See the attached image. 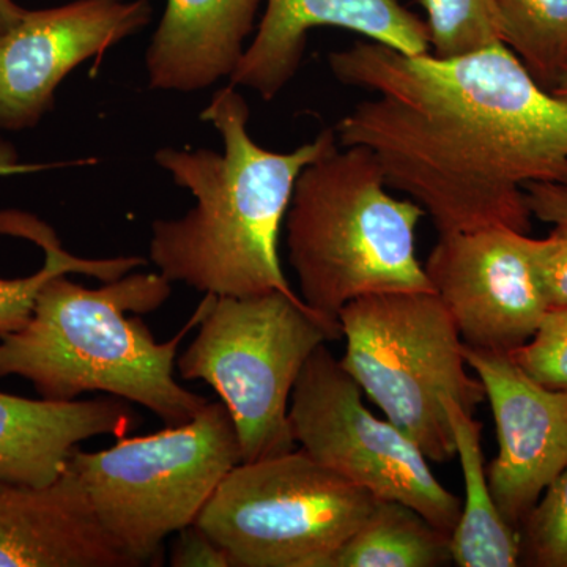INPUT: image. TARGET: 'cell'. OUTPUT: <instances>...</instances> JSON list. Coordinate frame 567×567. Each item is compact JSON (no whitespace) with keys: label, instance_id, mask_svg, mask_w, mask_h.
Here are the masks:
<instances>
[{"label":"cell","instance_id":"d4e9b609","mask_svg":"<svg viewBox=\"0 0 567 567\" xmlns=\"http://www.w3.org/2000/svg\"><path fill=\"white\" fill-rule=\"evenodd\" d=\"M169 565L174 567H233L229 555L212 536L196 524L177 532L171 548Z\"/></svg>","mask_w":567,"mask_h":567},{"label":"cell","instance_id":"e0dca14e","mask_svg":"<svg viewBox=\"0 0 567 567\" xmlns=\"http://www.w3.org/2000/svg\"><path fill=\"white\" fill-rule=\"evenodd\" d=\"M446 412L465 484V503L451 533V557L458 567L520 566V536L496 506L484 464L483 424L457 402Z\"/></svg>","mask_w":567,"mask_h":567},{"label":"cell","instance_id":"484cf974","mask_svg":"<svg viewBox=\"0 0 567 567\" xmlns=\"http://www.w3.org/2000/svg\"><path fill=\"white\" fill-rule=\"evenodd\" d=\"M525 200L532 218L567 229V174L558 181L529 183Z\"/></svg>","mask_w":567,"mask_h":567},{"label":"cell","instance_id":"83f0119b","mask_svg":"<svg viewBox=\"0 0 567 567\" xmlns=\"http://www.w3.org/2000/svg\"><path fill=\"white\" fill-rule=\"evenodd\" d=\"M550 92L567 106V66L565 71L559 74L557 82L551 85Z\"/></svg>","mask_w":567,"mask_h":567},{"label":"cell","instance_id":"44dd1931","mask_svg":"<svg viewBox=\"0 0 567 567\" xmlns=\"http://www.w3.org/2000/svg\"><path fill=\"white\" fill-rule=\"evenodd\" d=\"M429 44L436 58H458L503 43L496 0H421Z\"/></svg>","mask_w":567,"mask_h":567},{"label":"cell","instance_id":"7a4b0ae2","mask_svg":"<svg viewBox=\"0 0 567 567\" xmlns=\"http://www.w3.org/2000/svg\"><path fill=\"white\" fill-rule=\"evenodd\" d=\"M235 89H219L200 114L221 134V153L156 152L155 162L196 205L182 218L153 223L151 262L167 281L216 297H300L284 275L279 234L298 177L338 148V137L323 130L293 152L260 147L248 133V103Z\"/></svg>","mask_w":567,"mask_h":567},{"label":"cell","instance_id":"30bf717a","mask_svg":"<svg viewBox=\"0 0 567 567\" xmlns=\"http://www.w3.org/2000/svg\"><path fill=\"white\" fill-rule=\"evenodd\" d=\"M424 271L465 344L476 349L513 352L550 311L533 238L509 227L440 235Z\"/></svg>","mask_w":567,"mask_h":567},{"label":"cell","instance_id":"cb8c5ba5","mask_svg":"<svg viewBox=\"0 0 567 567\" xmlns=\"http://www.w3.org/2000/svg\"><path fill=\"white\" fill-rule=\"evenodd\" d=\"M533 252L548 308H567V229L554 227L546 238H533Z\"/></svg>","mask_w":567,"mask_h":567},{"label":"cell","instance_id":"7c38bea8","mask_svg":"<svg viewBox=\"0 0 567 567\" xmlns=\"http://www.w3.org/2000/svg\"><path fill=\"white\" fill-rule=\"evenodd\" d=\"M494 415L498 454L486 466L498 509L520 527L567 468V394L537 382L509 353L464 346Z\"/></svg>","mask_w":567,"mask_h":567},{"label":"cell","instance_id":"d6986e66","mask_svg":"<svg viewBox=\"0 0 567 567\" xmlns=\"http://www.w3.org/2000/svg\"><path fill=\"white\" fill-rule=\"evenodd\" d=\"M450 563L451 533L435 527L412 506L377 499L328 567H440Z\"/></svg>","mask_w":567,"mask_h":567},{"label":"cell","instance_id":"9a60e30c","mask_svg":"<svg viewBox=\"0 0 567 567\" xmlns=\"http://www.w3.org/2000/svg\"><path fill=\"white\" fill-rule=\"evenodd\" d=\"M136 425L123 399L48 401L0 393V480L48 486L85 440L122 436Z\"/></svg>","mask_w":567,"mask_h":567},{"label":"cell","instance_id":"277c9868","mask_svg":"<svg viewBox=\"0 0 567 567\" xmlns=\"http://www.w3.org/2000/svg\"><path fill=\"white\" fill-rule=\"evenodd\" d=\"M341 148L305 167L286 215L298 295L338 327L342 308L364 295L434 292L416 254L423 207L388 193L368 148Z\"/></svg>","mask_w":567,"mask_h":567},{"label":"cell","instance_id":"5bb4252c","mask_svg":"<svg viewBox=\"0 0 567 567\" xmlns=\"http://www.w3.org/2000/svg\"><path fill=\"white\" fill-rule=\"evenodd\" d=\"M0 567H137L100 524L78 476L48 486L0 480Z\"/></svg>","mask_w":567,"mask_h":567},{"label":"cell","instance_id":"ba28073f","mask_svg":"<svg viewBox=\"0 0 567 567\" xmlns=\"http://www.w3.org/2000/svg\"><path fill=\"white\" fill-rule=\"evenodd\" d=\"M377 499L300 447L234 466L194 524L233 567H328Z\"/></svg>","mask_w":567,"mask_h":567},{"label":"cell","instance_id":"5b68a950","mask_svg":"<svg viewBox=\"0 0 567 567\" xmlns=\"http://www.w3.org/2000/svg\"><path fill=\"white\" fill-rule=\"evenodd\" d=\"M346 353L339 360L390 423L431 462L456 457L446 402L475 413L486 399L468 374L464 339L435 292L364 295L339 312Z\"/></svg>","mask_w":567,"mask_h":567},{"label":"cell","instance_id":"8fae6325","mask_svg":"<svg viewBox=\"0 0 567 567\" xmlns=\"http://www.w3.org/2000/svg\"><path fill=\"white\" fill-rule=\"evenodd\" d=\"M151 0H74L29 11L0 35V130L33 128L54 107L59 84L89 59L141 32Z\"/></svg>","mask_w":567,"mask_h":567},{"label":"cell","instance_id":"4fadbf2b","mask_svg":"<svg viewBox=\"0 0 567 567\" xmlns=\"http://www.w3.org/2000/svg\"><path fill=\"white\" fill-rule=\"evenodd\" d=\"M319 28L360 33L405 54L431 52L427 25L399 0H267L230 85L271 102L300 70L309 32Z\"/></svg>","mask_w":567,"mask_h":567},{"label":"cell","instance_id":"3957f363","mask_svg":"<svg viewBox=\"0 0 567 567\" xmlns=\"http://www.w3.org/2000/svg\"><path fill=\"white\" fill-rule=\"evenodd\" d=\"M103 284L87 289L66 275L44 284L28 323L0 334V377H24L48 401L102 391L145 406L167 425L188 423L210 401L178 385L175 360L213 295L205 293L185 327L159 344L140 317L126 312L162 308L173 282L162 274L132 271Z\"/></svg>","mask_w":567,"mask_h":567},{"label":"cell","instance_id":"52a82bcc","mask_svg":"<svg viewBox=\"0 0 567 567\" xmlns=\"http://www.w3.org/2000/svg\"><path fill=\"white\" fill-rule=\"evenodd\" d=\"M341 328L282 292L216 297L177 360L185 380H203L233 416L241 462L295 450L289 420L295 383L311 354Z\"/></svg>","mask_w":567,"mask_h":567},{"label":"cell","instance_id":"ffe728a7","mask_svg":"<svg viewBox=\"0 0 567 567\" xmlns=\"http://www.w3.org/2000/svg\"><path fill=\"white\" fill-rule=\"evenodd\" d=\"M503 43L550 91L567 66V0H496Z\"/></svg>","mask_w":567,"mask_h":567},{"label":"cell","instance_id":"4316f807","mask_svg":"<svg viewBox=\"0 0 567 567\" xmlns=\"http://www.w3.org/2000/svg\"><path fill=\"white\" fill-rule=\"evenodd\" d=\"M25 13L28 10L22 9L14 0H0V35L14 28Z\"/></svg>","mask_w":567,"mask_h":567},{"label":"cell","instance_id":"2e32d148","mask_svg":"<svg viewBox=\"0 0 567 567\" xmlns=\"http://www.w3.org/2000/svg\"><path fill=\"white\" fill-rule=\"evenodd\" d=\"M262 0H167L145 55L155 91L192 93L230 78Z\"/></svg>","mask_w":567,"mask_h":567},{"label":"cell","instance_id":"9c48e42d","mask_svg":"<svg viewBox=\"0 0 567 567\" xmlns=\"http://www.w3.org/2000/svg\"><path fill=\"white\" fill-rule=\"evenodd\" d=\"M295 443L319 464L379 499L404 503L453 533L462 502L410 436L369 412L360 385L322 344L295 383L289 409Z\"/></svg>","mask_w":567,"mask_h":567},{"label":"cell","instance_id":"603a6c76","mask_svg":"<svg viewBox=\"0 0 567 567\" xmlns=\"http://www.w3.org/2000/svg\"><path fill=\"white\" fill-rule=\"evenodd\" d=\"M509 354L537 382L567 394V308L550 309L527 344Z\"/></svg>","mask_w":567,"mask_h":567},{"label":"cell","instance_id":"7402d4cb","mask_svg":"<svg viewBox=\"0 0 567 567\" xmlns=\"http://www.w3.org/2000/svg\"><path fill=\"white\" fill-rule=\"evenodd\" d=\"M520 565L567 567V468L518 527Z\"/></svg>","mask_w":567,"mask_h":567},{"label":"cell","instance_id":"ac0fdd59","mask_svg":"<svg viewBox=\"0 0 567 567\" xmlns=\"http://www.w3.org/2000/svg\"><path fill=\"white\" fill-rule=\"evenodd\" d=\"M40 166H22L18 153L0 137V175L32 173ZM0 234L28 238L43 248L44 265L35 275L22 279H0V334L20 330L32 315L41 287L59 275H87L102 282L115 281L145 267L144 257L122 256L112 259H84L63 248L58 235L48 224L28 213L0 212Z\"/></svg>","mask_w":567,"mask_h":567},{"label":"cell","instance_id":"8992f818","mask_svg":"<svg viewBox=\"0 0 567 567\" xmlns=\"http://www.w3.org/2000/svg\"><path fill=\"white\" fill-rule=\"evenodd\" d=\"M240 442L223 402H208L188 423L87 453L69 466L107 535L137 563L158 565L167 537L193 525L234 466Z\"/></svg>","mask_w":567,"mask_h":567},{"label":"cell","instance_id":"6da1fadb","mask_svg":"<svg viewBox=\"0 0 567 567\" xmlns=\"http://www.w3.org/2000/svg\"><path fill=\"white\" fill-rule=\"evenodd\" d=\"M328 65L372 93L339 121V145L368 148L439 235L528 234L525 186L567 174V106L505 43L443 59L358 41Z\"/></svg>","mask_w":567,"mask_h":567}]
</instances>
